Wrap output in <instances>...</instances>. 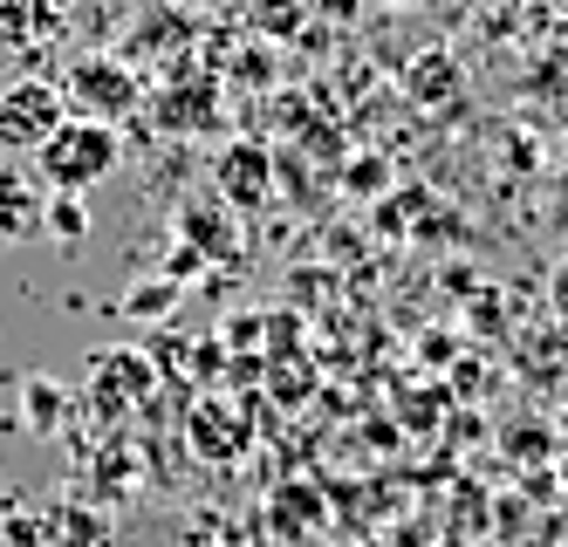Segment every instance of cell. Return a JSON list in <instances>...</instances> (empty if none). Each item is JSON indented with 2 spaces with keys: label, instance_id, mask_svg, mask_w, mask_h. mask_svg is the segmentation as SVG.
I'll return each mask as SVG.
<instances>
[{
  "label": "cell",
  "instance_id": "cell-11",
  "mask_svg": "<svg viewBox=\"0 0 568 547\" xmlns=\"http://www.w3.org/2000/svg\"><path fill=\"white\" fill-rule=\"evenodd\" d=\"M42 233H55V240H83L90 233V205H83V192H55L49 199V220H42Z\"/></svg>",
  "mask_w": 568,
  "mask_h": 547
},
{
  "label": "cell",
  "instance_id": "cell-12",
  "mask_svg": "<svg viewBox=\"0 0 568 547\" xmlns=\"http://www.w3.org/2000/svg\"><path fill=\"white\" fill-rule=\"evenodd\" d=\"M179 302V281H144V287H131L124 294V315H144V322H158V315H165Z\"/></svg>",
  "mask_w": 568,
  "mask_h": 547
},
{
  "label": "cell",
  "instance_id": "cell-8",
  "mask_svg": "<svg viewBox=\"0 0 568 547\" xmlns=\"http://www.w3.org/2000/svg\"><path fill=\"white\" fill-rule=\"evenodd\" d=\"M179 233L199 240V246H192L199 261H233V254H240V226H226L220 205H185V213H179Z\"/></svg>",
  "mask_w": 568,
  "mask_h": 547
},
{
  "label": "cell",
  "instance_id": "cell-5",
  "mask_svg": "<svg viewBox=\"0 0 568 547\" xmlns=\"http://www.w3.org/2000/svg\"><path fill=\"white\" fill-rule=\"evenodd\" d=\"M185 438H192V452L206 458V466H233V458L247 452V417H240L233 397L206 391V397L185 411Z\"/></svg>",
  "mask_w": 568,
  "mask_h": 547
},
{
  "label": "cell",
  "instance_id": "cell-9",
  "mask_svg": "<svg viewBox=\"0 0 568 547\" xmlns=\"http://www.w3.org/2000/svg\"><path fill=\"white\" fill-rule=\"evenodd\" d=\"M62 28V0H0V49L21 41H49Z\"/></svg>",
  "mask_w": 568,
  "mask_h": 547
},
{
  "label": "cell",
  "instance_id": "cell-14",
  "mask_svg": "<svg viewBox=\"0 0 568 547\" xmlns=\"http://www.w3.org/2000/svg\"><path fill=\"white\" fill-rule=\"evenodd\" d=\"M34 540H42V527H34V520H8V547H34Z\"/></svg>",
  "mask_w": 568,
  "mask_h": 547
},
{
  "label": "cell",
  "instance_id": "cell-10",
  "mask_svg": "<svg viewBox=\"0 0 568 547\" xmlns=\"http://www.w3.org/2000/svg\"><path fill=\"white\" fill-rule=\"evenodd\" d=\"M21 411H28V432L34 438H55L62 417L75 411V397H62L55 376H28V384H21Z\"/></svg>",
  "mask_w": 568,
  "mask_h": 547
},
{
  "label": "cell",
  "instance_id": "cell-6",
  "mask_svg": "<svg viewBox=\"0 0 568 547\" xmlns=\"http://www.w3.org/2000/svg\"><path fill=\"white\" fill-rule=\"evenodd\" d=\"M49 220V185L28 164H0V246L8 240H34Z\"/></svg>",
  "mask_w": 568,
  "mask_h": 547
},
{
  "label": "cell",
  "instance_id": "cell-1",
  "mask_svg": "<svg viewBox=\"0 0 568 547\" xmlns=\"http://www.w3.org/2000/svg\"><path fill=\"white\" fill-rule=\"evenodd\" d=\"M116 158H124V138H116V123L103 117H69L62 131L34 151V172H42L49 192H90L116 172Z\"/></svg>",
  "mask_w": 568,
  "mask_h": 547
},
{
  "label": "cell",
  "instance_id": "cell-7",
  "mask_svg": "<svg viewBox=\"0 0 568 547\" xmlns=\"http://www.w3.org/2000/svg\"><path fill=\"white\" fill-rule=\"evenodd\" d=\"M267 179H274V158H267V144H254V138H233V144L220 151V192L240 205V213H254V205L267 199Z\"/></svg>",
  "mask_w": 568,
  "mask_h": 547
},
{
  "label": "cell",
  "instance_id": "cell-13",
  "mask_svg": "<svg viewBox=\"0 0 568 547\" xmlns=\"http://www.w3.org/2000/svg\"><path fill=\"white\" fill-rule=\"evenodd\" d=\"M199 267H206V261H199V254H192V246H179V254L165 261V281H179V287H185V281H192Z\"/></svg>",
  "mask_w": 568,
  "mask_h": 547
},
{
  "label": "cell",
  "instance_id": "cell-3",
  "mask_svg": "<svg viewBox=\"0 0 568 547\" xmlns=\"http://www.w3.org/2000/svg\"><path fill=\"white\" fill-rule=\"evenodd\" d=\"M151 384H158V369L138 350H97L83 363V404L103 417V425H124V417L151 397Z\"/></svg>",
  "mask_w": 568,
  "mask_h": 547
},
{
  "label": "cell",
  "instance_id": "cell-4",
  "mask_svg": "<svg viewBox=\"0 0 568 547\" xmlns=\"http://www.w3.org/2000/svg\"><path fill=\"white\" fill-rule=\"evenodd\" d=\"M62 103H75L69 117H103V123H116V117H131L138 82H131V69L116 62V55H75Z\"/></svg>",
  "mask_w": 568,
  "mask_h": 547
},
{
  "label": "cell",
  "instance_id": "cell-2",
  "mask_svg": "<svg viewBox=\"0 0 568 547\" xmlns=\"http://www.w3.org/2000/svg\"><path fill=\"white\" fill-rule=\"evenodd\" d=\"M62 123H69V103H62L55 82H42V75L0 82V151L8 158H34Z\"/></svg>",
  "mask_w": 568,
  "mask_h": 547
}]
</instances>
